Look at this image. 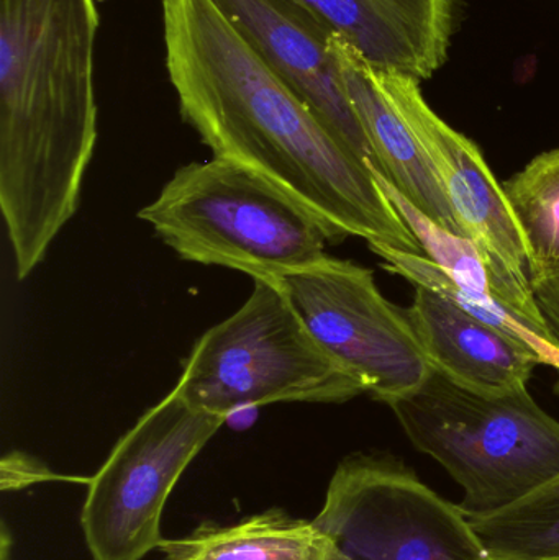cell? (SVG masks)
<instances>
[{
    "label": "cell",
    "mask_w": 559,
    "mask_h": 560,
    "mask_svg": "<svg viewBox=\"0 0 559 560\" xmlns=\"http://www.w3.org/2000/svg\"><path fill=\"white\" fill-rule=\"evenodd\" d=\"M164 58L180 115L213 158L288 190L341 240L423 255L358 160L286 84L213 0H163Z\"/></svg>",
    "instance_id": "cell-1"
},
{
    "label": "cell",
    "mask_w": 559,
    "mask_h": 560,
    "mask_svg": "<svg viewBox=\"0 0 559 560\" xmlns=\"http://www.w3.org/2000/svg\"><path fill=\"white\" fill-rule=\"evenodd\" d=\"M94 0H0V209L19 279L74 217L97 141Z\"/></svg>",
    "instance_id": "cell-2"
},
{
    "label": "cell",
    "mask_w": 559,
    "mask_h": 560,
    "mask_svg": "<svg viewBox=\"0 0 559 560\" xmlns=\"http://www.w3.org/2000/svg\"><path fill=\"white\" fill-rule=\"evenodd\" d=\"M184 261L279 279L327 258L341 238L268 177L213 158L180 167L138 213Z\"/></svg>",
    "instance_id": "cell-3"
},
{
    "label": "cell",
    "mask_w": 559,
    "mask_h": 560,
    "mask_svg": "<svg viewBox=\"0 0 559 560\" xmlns=\"http://www.w3.org/2000/svg\"><path fill=\"white\" fill-rule=\"evenodd\" d=\"M387 405L410 443L462 487L458 506L468 518L498 512L559 474V421L527 387L478 392L432 369Z\"/></svg>",
    "instance_id": "cell-4"
},
{
    "label": "cell",
    "mask_w": 559,
    "mask_h": 560,
    "mask_svg": "<svg viewBox=\"0 0 559 560\" xmlns=\"http://www.w3.org/2000/svg\"><path fill=\"white\" fill-rule=\"evenodd\" d=\"M253 280L248 300L197 339L174 387L180 397L229 418L279 401L340 404L364 394L312 335L279 280Z\"/></svg>",
    "instance_id": "cell-5"
},
{
    "label": "cell",
    "mask_w": 559,
    "mask_h": 560,
    "mask_svg": "<svg viewBox=\"0 0 559 560\" xmlns=\"http://www.w3.org/2000/svg\"><path fill=\"white\" fill-rule=\"evenodd\" d=\"M312 522L324 560H496L458 505L387 454L341 460Z\"/></svg>",
    "instance_id": "cell-6"
},
{
    "label": "cell",
    "mask_w": 559,
    "mask_h": 560,
    "mask_svg": "<svg viewBox=\"0 0 559 560\" xmlns=\"http://www.w3.org/2000/svg\"><path fill=\"white\" fill-rule=\"evenodd\" d=\"M226 420L190 407L176 388L144 411L88 480L81 526L94 560H141L160 549L167 497Z\"/></svg>",
    "instance_id": "cell-7"
},
{
    "label": "cell",
    "mask_w": 559,
    "mask_h": 560,
    "mask_svg": "<svg viewBox=\"0 0 559 560\" xmlns=\"http://www.w3.org/2000/svg\"><path fill=\"white\" fill-rule=\"evenodd\" d=\"M276 280L312 335L363 385L364 394L391 404L429 377L432 365L407 308L381 293L371 269L327 256Z\"/></svg>",
    "instance_id": "cell-8"
},
{
    "label": "cell",
    "mask_w": 559,
    "mask_h": 560,
    "mask_svg": "<svg viewBox=\"0 0 559 560\" xmlns=\"http://www.w3.org/2000/svg\"><path fill=\"white\" fill-rule=\"evenodd\" d=\"M269 68L371 170L376 154L351 107L335 59L338 35L302 0H213Z\"/></svg>",
    "instance_id": "cell-9"
},
{
    "label": "cell",
    "mask_w": 559,
    "mask_h": 560,
    "mask_svg": "<svg viewBox=\"0 0 559 560\" xmlns=\"http://www.w3.org/2000/svg\"><path fill=\"white\" fill-rule=\"evenodd\" d=\"M374 75L422 147L463 233L499 256L517 275L528 278L521 230L504 187L496 179L478 144L450 127L430 107L417 79L377 68Z\"/></svg>",
    "instance_id": "cell-10"
},
{
    "label": "cell",
    "mask_w": 559,
    "mask_h": 560,
    "mask_svg": "<svg viewBox=\"0 0 559 560\" xmlns=\"http://www.w3.org/2000/svg\"><path fill=\"white\" fill-rule=\"evenodd\" d=\"M371 66L417 81L449 58L456 0H302Z\"/></svg>",
    "instance_id": "cell-11"
},
{
    "label": "cell",
    "mask_w": 559,
    "mask_h": 560,
    "mask_svg": "<svg viewBox=\"0 0 559 560\" xmlns=\"http://www.w3.org/2000/svg\"><path fill=\"white\" fill-rule=\"evenodd\" d=\"M407 315L432 369L463 387L517 390L541 365L527 346L427 287L416 285Z\"/></svg>",
    "instance_id": "cell-12"
},
{
    "label": "cell",
    "mask_w": 559,
    "mask_h": 560,
    "mask_svg": "<svg viewBox=\"0 0 559 560\" xmlns=\"http://www.w3.org/2000/svg\"><path fill=\"white\" fill-rule=\"evenodd\" d=\"M331 48L351 107L376 154L377 173L433 222L466 236L422 147L377 84L373 66L340 35Z\"/></svg>",
    "instance_id": "cell-13"
},
{
    "label": "cell",
    "mask_w": 559,
    "mask_h": 560,
    "mask_svg": "<svg viewBox=\"0 0 559 560\" xmlns=\"http://www.w3.org/2000/svg\"><path fill=\"white\" fill-rule=\"evenodd\" d=\"M373 173L397 213L416 236L423 256L449 271L473 292L479 293L482 299L551 339L544 316L535 303L531 279L517 275L499 256L475 240L450 232L433 222L414 207L383 174L377 171Z\"/></svg>",
    "instance_id": "cell-14"
},
{
    "label": "cell",
    "mask_w": 559,
    "mask_h": 560,
    "mask_svg": "<svg viewBox=\"0 0 559 560\" xmlns=\"http://www.w3.org/2000/svg\"><path fill=\"white\" fill-rule=\"evenodd\" d=\"M166 560H324L314 522L272 509L232 526L203 525L160 546Z\"/></svg>",
    "instance_id": "cell-15"
},
{
    "label": "cell",
    "mask_w": 559,
    "mask_h": 560,
    "mask_svg": "<svg viewBox=\"0 0 559 560\" xmlns=\"http://www.w3.org/2000/svg\"><path fill=\"white\" fill-rule=\"evenodd\" d=\"M527 252L531 282L559 276V148L502 184Z\"/></svg>",
    "instance_id": "cell-16"
},
{
    "label": "cell",
    "mask_w": 559,
    "mask_h": 560,
    "mask_svg": "<svg viewBox=\"0 0 559 560\" xmlns=\"http://www.w3.org/2000/svg\"><path fill=\"white\" fill-rule=\"evenodd\" d=\"M468 520L496 560H559V474L511 505Z\"/></svg>",
    "instance_id": "cell-17"
},
{
    "label": "cell",
    "mask_w": 559,
    "mask_h": 560,
    "mask_svg": "<svg viewBox=\"0 0 559 560\" xmlns=\"http://www.w3.org/2000/svg\"><path fill=\"white\" fill-rule=\"evenodd\" d=\"M370 249L383 261V268L386 271L409 280L414 285L435 290L436 293L452 300L476 318L508 332L512 338L532 349L540 358L541 365H548L559 372V348L550 338L535 331L534 328L505 310L499 308L494 303L482 299L479 293L473 292L465 283L453 278L449 271L430 261L427 256L403 252L387 245H370Z\"/></svg>",
    "instance_id": "cell-18"
},
{
    "label": "cell",
    "mask_w": 559,
    "mask_h": 560,
    "mask_svg": "<svg viewBox=\"0 0 559 560\" xmlns=\"http://www.w3.org/2000/svg\"><path fill=\"white\" fill-rule=\"evenodd\" d=\"M53 479H65V477L55 476L39 460L25 456V454H9L2 460L3 489H20V487Z\"/></svg>",
    "instance_id": "cell-19"
},
{
    "label": "cell",
    "mask_w": 559,
    "mask_h": 560,
    "mask_svg": "<svg viewBox=\"0 0 559 560\" xmlns=\"http://www.w3.org/2000/svg\"><path fill=\"white\" fill-rule=\"evenodd\" d=\"M531 283L535 303L544 316L551 339L559 348V276Z\"/></svg>",
    "instance_id": "cell-20"
}]
</instances>
